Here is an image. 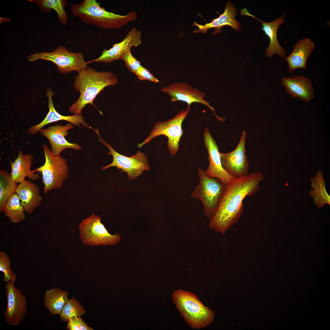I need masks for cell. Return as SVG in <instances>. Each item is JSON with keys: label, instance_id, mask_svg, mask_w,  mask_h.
<instances>
[{"label": "cell", "instance_id": "6da1fadb", "mask_svg": "<svg viewBox=\"0 0 330 330\" xmlns=\"http://www.w3.org/2000/svg\"><path fill=\"white\" fill-rule=\"evenodd\" d=\"M263 178L261 173L255 172L236 178L226 185L223 194L212 216L209 226L211 229L224 234L238 221L244 210L243 200L253 196L259 188Z\"/></svg>", "mask_w": 330, "mask_h": 330}, {"label": "cell", "instance_id": "7a4b0ae2", "mask_svg": "<svg viewBox=\"0 0 330 330\" xmlns=\"http://www.w3.org/2000/svg\"><path fill=\"white\" fill-rule=\"evenodd\" d=\"M78 72L73 86L80 92V96L68 111L75 114L81 115L82 110L86 105L91 104L94 106V100L105 88L115 85L118 80L116 75L111 72H98L90 67Z\"/></svg>", "mask_w": 330, "mask_h": 330}, {"label": "cell", "instance_id": "3957f363", "mask_svg": "<svg viewBox=\"0 0 330 330\" xmlns=\"http://www.w3.org/2000/svg\"><path fill=\"white\" fill-rule=\"evenodd\" d=\"M70 6L74 16L85 23L104 29L120 28L137 18L134 11L122 15L108 11L96 0H83L79 3H71Z\"/></svg>", "mask_w": 330, "mask_h": 330}, {"label": "cell", "instance_id": "277c9868", "mask_svg": "<svg viewBox=\"0 0 330 330\" xmlns=\"http://www.w3.org/2000/svg\"><path fill=\"white\" fill-rule=\"evenodd\" d=\"M172 297L173 302L185 321L192 328H204L213 321V311L204 305L194 294L179 289L173 292Z\"/></svg>", "mask_w": 330, "mask_h": 330}, {"label": "cell", "instance_id": "5b68a950", "mask_svg": "<svg viewBox=\"0 0 330 330\" xmlns=\"http://www.w3.org/2000/svg\"><path fill=\"white\" fill-rule=\"evenodd\" d=\"M45 157L44 164L33 170L42 175L43 192L47 193L59 188L68 178V167L65 159L54 154L45 144L42 145Z\"/></svg>", "mask_w": 330, "mask_h": 330}, {"label": "cell", "instance_id": "8992f818", "mask_svg": "<svg viewBox=\"0 0 330 330\" xmlns=\"http://www.w3.org/2000/svg\"><path fill=\"white\" fill-rule=\"evenodd\" d=\"M197 172L199 183L192 193L191 196L201 201L204 205V214L210 219L223 194L226 185L218 178L207 176L200 168H198Z\"/></svg>", "mask_w": 330, "mask_h": 330}, {"label": "cell", "instance_id": "52a82bcc", "mask_svg": "<svg viewBox=\"0 0 330 330\" xmlns=\"http://www.w3.org/2000/svg\"><path fill=\"white\" fill-rule=\"evenodd\" d=\"M190 110L188 105L186 110H181L172 119L165 121L158 122L154 125L149 135L141 143L139 144V148L147 144L153 139L160 135H164L168 139L167 147L170 155H175L179 148L180 140L184 132L182 124Z\"/></svg>", "mask_w": 330, "mask_h": 330}, {"label": "cell", "instance_id": "ba28073f", "mask_svg": "<svg viewBox=\"0 0 330 330\" xmlns=\"http://www.w3.org/2000/svg\"><path fill=\"white\" fill-rule=\"evenodd\" d=\"M27 59L32 62L39 60L51 61L56 65L58 70L63 74L74 71H79L87 67L88 64L87 62L85 61L82 53L71 51L62 46L52 52L31 54Z\"/></svg>", "mask_w": 330, "mask_h": 330}, {"label": "cell", "instance_id": "9c48e42d", "mask_svg": "<svg viewBox=\"0 0 330 330\" xmlns=\"http://www.w3.org/2000/svg\"><path fill=\"white\" fill-rule=\"evenodd\" d=\"M92 129L98 135V141L103 143L109 149L107 154L113 157L112 162L103 167L102 170L107 169L111 167H116L122 172H126L128 179L132 180L141 175L145 170H150V167L146 155L140 151L130 157L121 154L115 150L112 146L106 142L100 136L98 129Z\"/></svg>", "mask_w": 330, "mask_h": 330}, {"label": "cell", "instance_id": "30bf717a", "mask_svg": "<svg viewBox=\"0 0 330 330\" xmlns=\"http://www.w3.org/2000/svg\"><path fill=\"white\" fill-rule=\"evenodd\" d=\"M78 229L81 240L86 245H112L121 240L118 233L114 235L110 234L101 222L100 216L94 214L83 219Z\"/></svg>", "mask_w": 330, "mask_h": 330}, {"label": "cell", "instance_id": "8fae6325", "mask_svg": "<svg viewBox=\"0 0 330 330\" xmlns=\"http://www.w3.org/2000/svg\"><path fill=\"white\" fill-rule=\"evenodd\" d=\"M246 132H242L236 148L228 153H220L222 167L229 174L236 178L248 174V163L245 148Z\"/></svg>", "mask_w": 330, "mask_h": 330}, {"label": "cell", "instance_id": "7c38bea8", "mask_svg": "<svg viewBox=\"0 0 330 330\" xmlns=\"http://www.w3.org/2000/svg\"><path fill=\"white\" fill-rule=\"evenodd\" d=\"M7 302L4 315L6 321L13 326L20 324L27 311V301L21 290L8 282L5 287Z\"/></svg>", "mask_w": 330, "mask_h": 330}, {"label": "cell", "instance_id": "4fadbf2b", "mask_svg": "<svg viewBox=\"0 0 330 330\" xmlns=\"http://www.w3.org/2000/svg\"><path fill=\"white\" fill-rule=\"evenodd\" d=\"M161 90L170 96L172 102L182 101L186 103L188 105H190L193 103L202 104L211 110L217 119L222 122L225 120V118H221L216 115L214 108L210 105L208 102L204 100L205 94L204 92L193 88L190 85L186 83L174 82L163 87Z\"/></svg>", "mask_w": 330, "mask_h": 330}, {"label": "cell", "instance_id": "5bb4252c", "mask_svg": "<svg viewBox=\"0 0 330 330\" xmlns=\"http://www.w3.org/2000/svg\"><path fill=\"white\" fill-rule=\"evenodd\" d=\"M203 135L209 163L208 168L204 171L208 177L218 178L225 185H227L236 178L229 174L223 168L218 147L207 127L204 130Z\"/></svg>", "mask_w": 330, "mask_h": 330}, {"label": "cell", "instance_id": "9a60e30c", "mask_svg": "<svg viewBox=\"0 0 330 330\" xmlns=\"http://www.w3.org/2000/svg\"><path fill=\"white\" fill-rule=\"evenodd\" d=\"M141 32L134 27L127 33L121 42L114 44L108 50L104 49L100 56L94 60L87 62L109 63L121 59L122 57L132 47H136L142 42Z\"/></svg>", "mask_w": 330, "mask_h": 330}, {"label": "cell", "instance_id": "2e32d148", "mask_svg": "<svg viewBox=\"0 0 330 330\" xmlns=\"http://www.w3.org/2000/svg\"><path fill=\"white\" fill-rule=\"evenodd\" d=\"M73 128L72 124L69 123L65 126L57 124L50 126L46 129H42L39 131L48 140L52 152L56 155H60L61 152L67 148L77 150L81 149L79 145L69 142L65 138L68 135V130Z\"/></svg>", "mask_w": 330, "mask_h": 330}, {"label": "cell", "instance_id": "e0dca14e", "mask_svg": "<svg viewBox=\"0 0 330 330\" xmlns=\"http://www.w3.org/2000/svg\"><path fill=\"white\" fill-rule=\"evenodd\" d=\"M237 14V9L234 7L231 2L228 1L226 3L224 12L218 18L213 19L210 23L203 25L195 22L194 24L199 29L194 31L193 32L198 33L201 32L204 33H206L208 29L214 28L215 30L212 34L215 35L221 32L222 27L226 25L231 27L236 31H239L241 29V27L240 23L235 18Z\"/></svg>", "mask_w": 330, "mask_h": 330}, {"label": "cell", "instance_id": "ac0fdd59", "mask_svg": "<svg viewBox=\"0 0 330 330\" xmlns=\"http://www.w3.org/2000/svg\"><path fill=\"white\" fill-rule=\"evenodd\" d=\"M281 82L287 92L293 98L306 102L314 97L312 83L307 77L301 75L284 77Z\"/></svg>", "mask_w": 330, "mask_h": 330}, {"label": "cell", "instance_id": "d6986e66", "mask_svg": "<svg viewBox=\"0 0 330 330\" xmlns=\"http://www.w3.org/2000/svg\"><path fill=\"white\" fill-rule=\"evenodd\" d=\"M240 14L241 15L253 17L262 23V29L270 39L269 46L265 51V54L267 57H271L276 53L281 57L284 58L285 57V50L280 46L277 38V33L279 26L284 24L285 21L284 20V13L278 18H276L273 21L268 23L264 22L257 18L250 13L246 8H243L241 10Z\"/></svg>", "mask_w": 330, "mask_h": 330}, {"label": "cell", "instance_id": "ffe728a7", "mask_svg": "<svg viewBox=\"0 0 330 330\" xmlns=\"http://www.w3.org/2000/svg\"><path fill=\"white\" fill-rule=\"evenodd\" d=\"M54 93L50 88L47 89L46 96L48 99L49 111L44 120L40 123L30 127L28 130V133L34 135L45 125L60 120H66L75 126L81 127V124L88 127V125L83 120V116L81 115L74 114L71 116H64L57 112L54 108L53 96Z\"/></svg>", "mask_w": 330, "mask_h": 330}, {"label": "cell", "instance_id": "44dd1931", "mask_svg": "<svg viewBox=\"0 0 330 330\" xmlns=\"http://www.w3.org/2000/svg\"><path fill=\"white\" fill-rule=\"evenodd\" d=\"M16 193L19 197L25 211L27 213L33 212L41 203L39 188L31 181L25 180L19 183Z\"/></svg>", "mask_w": 330, "mask_h": 330}, {"label": "cell", "instance_id": "7402d4cb", "mask_svg": "<svg viewBox=\"0 0 330 330\" xmlns=\"http://www.w3.org/2000/svg\"><path fill=\"white\" fill-rule=\"evenodd\" d=\"M314 48V42L309 38L298 40L292 53L285 58L289 72L297 68L306 69V61Z\"/></svg>", "mask_w": 330, "mask_h": 330}, {"label": "cell", "instance_id": "603a6c76", "mask_svg": "<svg viewBox=\"0 0 330 330\" xmlns=\"http://www.w3.org/2000/svg\"><path fill=\"white\" fill-rule=\"evenodd\" d=\"M33 156L29 154L23 155L20 150L18 155L13 162H10L11 171L10 173L12 179L16 183H20L27 177L28 178L36 181L39 177L38 173L35 174L31 170Z\"/></svg>", "mask_w": 330, "mask_h": 330}, {"label": "cell", "instance_id": "cb8c5ba5", "mask_svg": "<svg viewBox=\"0 0 330 330\" xmlns=\"http://www.w3.org/2000/svg\"><path fill=\"white\" fill-rule=\"evenodd\" d=\"M68 293L58 288L46 290L44 296V306L52 315H60L68 301Z\"/></svg>", "mask_w": 330, "mask_h": 330}, {"label": "cell", "instance_id": "d4e9b609", "mask_svg": "<svg viewBox=\"0 0 330 330\" xmlns=\"http://www.w3.org/2000/svg\"><path fill=\"white\" fill-rule=\"evenodd\" d=\"M17 183L11 178L10 174L0 170V212H3L6 204L9 198L16 193Z\"/></svg>", "mask_w": 330, "mask_h": 330}, {"label": "cell", "instance_id": "484cf974", "mask_svg": "<svg viewBox=\"0 0 330 330\" xmlns=\"http://www.w3.org/2000/svg\"><path fill=\"white\" fill-rule=\"evenodd\" d=\"M37 4L43 12H49L52 9L54 10L57 14L59 21L65 24L68 20V15L65 7L68 4L65 0H29Z\"/></svg>", "mask_w": 330, "mask_h": 330}, {"label": "cell", "instance_id": "4316f807", "mask_svg": "<svg viewBox=\"0 0 330 330\" xmlns=\"http://www.w3.org/2000/svg\"><path fill=\"white\" fill-rule=\"evenodd\" d=\"M24 210L20 200L15 193L9 199L5 205L3 212L13 223H18L25 218Z\"/></svg>", "mask_w": 330, "mask_h": 330}, {"label": "cell", "instance_id": "83f0119b", "mask_svg": "<svg viewBox=\"0 0 330 330\" xmlns=\"http://www.w3.org/2000/svg\"><path fill=\"white\" fill-rule=\"evenodd\" d=\"M85 311L79 302L74 298L69 299L65 304L60 315V320L68 321L74 317H79Z\"/></svg>", "mask_w": 330, "mask_h": 330}, {"label": "cell", "instance_id": "f1b7e54d", "mask_svg": "<svg viewBox=\"0 0 330 330\" xmlns=\"http://www.w3.org/2000/svg\"><path fill=\"white\" fill-rule=\"evenodd\" d=\"M11 262L7 255L4 252L0 251V271L3 273L4 281L7 283H14L16 279V274L11 270Z\"/></svg>", "mask_w": 330, "mask_h": 330}, {"label": "cell", "instance_id": "f546056e", "mask_svg": "<svg viewBox=\"0 0 330 330\" xmlns=\"http://www.w3.org/2000/svg\"><path fill=\"white\" fill-rule=\"evenodd\" d=\"M121 59L124 61L129 70L134 74L141 65L140 62L132 55L130 50L123 55Z\"/></svg>", "mask_w": 330, "mask_h": 330}, {"label": "cell", "instance_id": "4dcf8cb0", "mask_svg": "<svg viewBox=\"0 0 330 330\" xmlns=\"http://www.w3.org/2000/svg\"><path fill=\"white\" fill-rule=\"evenodd\" d=\"M67 328L70 330H92L93 329L88 326L79 317H74L68 321Z\"/></svg>", "mask_w": 330, "mask_h": 330}, {"label": "cell", "instance_id": "1f68e13d", "mask_svg": "<svg viewBox=\"0 0 330 330\" xmlns=\"http://www.w3.org/2000/svg\"><path fill=\"white\" fill-rule=\"evenodd\" d=\"M135 74L141 80H148L155 83L159 81L147 69L141 65Z\"/></svg>", "mask_w": 330, "mask_h": 330}, {"label": "cell", "instance_id": "d6a6232c", "mask_svg": "<svg viewBox=\"0 0 330 330\" xmlns=\"http://www.w3.org/2000/svg\"><path fill=\"white\" fill-rule=\"evenodd\" d=\"M3 21L2 22H8L10 21V20L8 18H5V20H0V23H2Z\"/></svg>", "mask_w": 330, "mask_h": 330}]
</instances>
